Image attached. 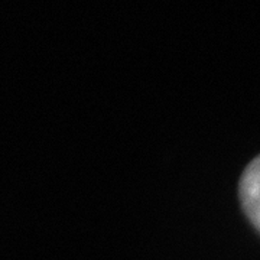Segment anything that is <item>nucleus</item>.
Here are the masks:
<instances>
[{
    "label": "nucleus",
    "mask_w": 260,
    "mask_h": 260,
    "mask_svg": "<svg viewBox=\"0 0 260 260\" xmlns=\"http://www.w3.org/2000/svg\"><path fill=\"white\" fill-rule=\"evenodd\" d=\"M240 200L247 218L260 233V155L253 159L243 172Z\"/></svg>",
    "instance_id": "1"
}]
</instances>
